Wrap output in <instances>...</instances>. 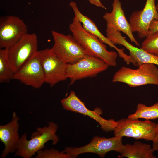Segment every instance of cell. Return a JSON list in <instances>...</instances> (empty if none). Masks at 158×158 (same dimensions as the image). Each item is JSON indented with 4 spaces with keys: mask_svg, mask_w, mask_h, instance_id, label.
I'll list each match as a JSON object with an SVG mask.
<instances>
[{
    "mask_svg": "<svg viewBox=\"0 0 158 158\" xmlns=\"http://www.w3.org/2000/svg\"><path fill=\"white\" fill-rule=\"evenodd\" d=\"M69 29L72 35L82 46L86 55L99 58L109 66L117 65L118 53L108 51L104 43L85 30L76 17L74 16L69 25Z\"/></svg>",
    "mask_w": 158,
    "mask_h": 158,
    "instance_id": "cell-1",
    "label": "cell"
},
{
    "mask_svg": "<svg viewBox=\"0 0 158 158\" xmlns=\"http://www.w3.org/2000/svg\"><path fill=\"white\" fill-rule=\"evenodd\" d=\"M58 128L56 123L50 121L47 126L38 127L32 133L30 140L27 139V135L24 133L20 138L18 148L15 155L30 158L38 150L45 148L44 145L48 141L51 140L53 145H56L59 140L56 135Z\"/></svg>",
    "mask_w": 158,
    "mask_h": 158,
    "instance_id": "cell-2",
    "label": "cell"
},
{
    "mask_svg": "<svg viewBox=\"0 0 158 158\" xmlns=\"http://www.w3.org/2000/svg\"><path fill=\"white\" fill-rule=\"evenodd\" d=\"M112 81L124 83L131 87L148 84L158 85V68L150 63L142 64L136 69L123 66L114 74Z\"/></svg>",
    "mask_w": 158,
    "mask_h": 158,
    "instance_id": "cell-3",
    "label": "cell"
},
{
    "mask_svg": "<svg viewBox=\"0 0 158 158\" xmlns=\"http://www.w3.org/2000/svg\"><path fill=\"white\" fill-rule=\"evenodd\" d=\"M117 122L114 130L115 136L152 141L156 135L157 124L149 120L141 121L128 118H122Z\"/></svg>",
    "mask_w": 158,
    "mask_h": 158,
    "instance_id": "cell-4",
    "label": "cell"
},
{
    "mask_svg": "<svg viewBox=\"0 0 158 158\" xmlns=\"http://www.w3.org/2000/svg\"><path fill=\"white\" fill-rule=\"evenodd\" d=\"M51 33L54 43L51 50L65 63H74L86 55L72 35H66L53 30Z\"/></svg>",
    "mask_w": 158,
    "mask_h": 158,
    "instance_id": "cell-5",
    "label": "cell"
},
{
    "mask_svg": "<svg viewBox=\"0 0 158 158\" xmlns=\"http://www.w3.org/2000/svg\"><path fill=\"white\" fill-rule=\"evenodd\" d=\"M109 66L101 59L86 55L76 62L67 64V76L70 80V85L77 80L95 77Z\"/></svg>",
    "mask_w": 158,
    "mask_h": 158,
    "instance_id": "cell-6",
    "label": "cell"
},
{
    "mask_svg": "<svg viewBox=\"0 0 158 158\" xmlns=\"http://www.w3.org/2000/svg\"><path fill=\"white\" fill-rule=\"evenodd\" d=\"M122 137L115 136L106 138L96 136L87 144L80 147H66L63 151L73 158L81 154L91 153L97 154L101 157H105L107 153L114 151L119 152L122 143Z\"/></svg>",
    "mask_w": 158,
    "mask_h": 158,
    "instance_id": "cell-7",
    "label": "cell"
},
{
    "mask_svg": "<svg viewBox=\"0 0 158 158\" xmlns=\"http://www.w3.org/2000/svg\"><path fill=\"white\" fill-rule=\"evenodd\" d=\"M37 37L27 33L8 49V59L15 73L37 51Z\"/></svg>",
    "mask_w": 158,
    "mask_h": 158,
    "instance_id": "cell-8",
    "label": "cell"
},
{
    "mask_svg": "<svg viewBox=\"0 0 158 158\" xmlns=\"http://www.w3.org/2000/svg\"><path fill=\"white\" fill-rule=\"evenodd\" d=\"M61 103L66 110L79 113L93 118L99 123L101 129L106 132L114 131L117 125V121L113 119H106L100 116L103 111L100 108L96 107L93 111L88 109L74 91H71L69 95L62 99Z\"/></svg>",
    "mask_w": 158,
    "mask_h": 158,
    "instance_id": "cell-9",
    "label": "cell"
},
{
    "mask_svg": "<svg viewBox=\"0 0 158 158\" xmlns=\"http://www.w3.org/2000/svg\"><path fill=\"white\" fill-rule=\"evenodd\" d=\"M13 79L35 89L42 87L45 83V76L39 51L15 73Z\"/></svg>",
    "mask_w": 158,
    "mask_h": 158,
    "instance_id": "cell-10",
    "label": "cell"
},
{
    "mask_svg": "<svg viewBox=\"0 0 158 158\" xmlns=\"http://www.w3.org/2000/svg\"><path fill=\"white\" fill-rule=\"evenodd\" d=\"M45 76V83L51 87L68 78L67 63L51 50L47 48L39 51Z\"/></svg>",
    "mask_w": 158,
    "mask_h": 158,
    "instance_id": "cell-11",
    "label": "cell"
},
{
    "mask_svg": "<svg viewBox=\"0 0 158 158\" xmlns=\"http://www.w3.org/2000/svg\"><path fill=\"white\" fill-rule=\"evenodd\" d=\"M27 27L17 16L8 15L0 18V48H9L27 33Z\"/></svg>",
    "mask_w": 158,
    "mask_h": 158,
    "instance_id": "cell-12",
    "label": "cell"
},
{
    "mask_svg": "<svg viewBox=\"0 0 158 158\" xmlns=\"http://www.w3.org/2000/svg\"><path fill=\"white\" fill-rule=\"evenodd\" d=\"M158 19L155 0H146L142 9L135 11L132 13L129 23L132 32H137L140 37L143 38L148 36L152 22Z\"/></svg>",
    "mask_w": 158,
    "mask_h": 158,
    "instance_id": "cell-13",
    "label": "cell"
},
{
    "mask_svg": "<svg viewBox=\"0 0 158 158\" xmlns=\"http://www.w3.org/2000/svg\"><path fill=\"white\" fill-rule=\"evenodd\" d=\"M106 35L107 37L113 44L123 45L129 50L131 63L135 66L138 67L145 63L158 65V56L133 45L122 36L120 32L106 28Z\"/></svg>",
    "mask_w": 158,
    "mask_h": 158,
    "instance_id": "cell-14",
    "label": "cell"
},
{
    "mask_svg": "<svg viewBox=\"0 0 158 158\" xmlns=\"http://www.w3.org/2000/svg\"><path fill=\"white\" fill-rule=\"evenodd\" d=\"M112 10L110 13H106L103 18L107 23V28L122 32L129 37L132 42L136 45L140 44L134 37L129 23L125 16L120 0H113Z\"/></svg>",
    "mask_w": 158,
    "mask_h": 158,
    "instance_id": "cell-15",
    "label": "cell"
},
{
    "mask_svg": "<svg viewBox=\"0 0 158 158\" xmlns=\"http://www.w3.org/2000/svg\"><path fill=\"white\" fill-rule=\"evenodd\" d=\"M19 119L14 112L11 120L6 124L0 126V140L5 145L1 158H5L10 153L15 152L18 148L20 138L18 133Z\"/></svg>",
    "mask_w": 158,
    "mask_h": 158,
    "instance_id": "cell-16",
    "label": "cell"
},
{
    "mask_svg": "<svg viewBox=\"0 0 158 158\" xmlns=\"http://www.w3.org/2000/svg\"><path fill=\"white\" fill-rule=\"evenodd\" d=\"M69 6L72 9L75 14V16L77 17L82 24L83 27L85 30L97 37L104 43L114 48L117 51L119 56L123 58L124 60L128 59V56L124 52V49L117 47L109 41L107 37L104 36L99 30L94 22L81 13L76 2L72 1L69 3Z\"/></svg>",
    "mask_w": 158,
    "mask_h": 158,
    "instance_id": "cell-17",
    "label": "cell"
},
{
    "mask_svg": "<svg viewBox=\"0 0 158 158\" xmlns=\"http://www.w3.org/2000/svg\"><path fill=\"white\" fill-rule=\"evenodd\" d=\"M154 150L149 145L136 141L133 144L123 145L118 158H156L153 154Z\"/></svg>",
    "mask_w": 158,
    "mask_h": 158,
    "instance_id": "cell-18",
    "label": "cell"
},
{
    "mask_svg": "<svg viewBox=\"0 0 158 158\" xmlns=\"http://www.w3.org/2000/svg\"><path fill=\"white\" fill-rule=\"evenodd\" d=\"M8 48L0 49V82L8 83L13 79L15 72L8 56Z\"/></svg>",
    "mask_w": 158,
    "mask_h": 158,
    "instance_id": "cell-19",
    "label": "cell"
},
{
    "mask_svg": "<svg viewBox=\"0 0 158 158\" xmlns=\"http://www.w3.org/2000/svg\"><path fill=\"white\" fill-rule=\"evenodd\" d=\"M128 118L133 119L142 118L149 120L158 118V102L150 106H147L142 103H138L135 112L129 115Z\"/></svg>",
    "mask_w": 158,
    "mask_h": 158,
    "instance_id": "cell-20",
    "label": "cell"
},
{
    "mask_svg": "<svg viewBox=\"0 0 158 158\" xmlns=\"http://www.w3.org/2000/svg\"><path fill=\"white\" fill-rule=\"evenodd\" d=\"M141 48L158 56V31L146 37L142 42Z\"/></svg>",
    "mask_w": 158,
    "mask_h": 158,
    "instance_id": "cell-21",
    "label": "cell"
},
{
    "mask_svg": "<svg viewBox=\"0 0 158 158\" xmlns=\"http://www.w3.org/2000/svg\"><path fill=\"white\" fill-rule=\"evenodd\" d=\"M36 158H73L71 155L64 152L63 151H59L54 148L50 149H42L37 152Z\"/></svg>",
    "mask_w": 158,
    "mask_h": 158,
    "instance_id": "cell-22",
    "label": "cell"
},
{
    "mask_svg": "<svg viewBox=\"0 0 158 158\" xmlns=\"http://www.w3.org/2000/svg\"><path fill=\"white\" fill-rule=\"evenodd\" d=\"M158 31V19L153 20L150 26L148 36Z\"/></svg>",
    "mask_w": 158,
    "mask_h": 158,
    "instance_id": "cell-23",
    "label": "cell"
},
{
    "mask_svg": "<svg viewBox=\"0 0 158 158\" xmlns=\"http://www.w3.org/2000/svg\"><path fill=\"white\" fill-rule=\"evenodd\" d=\"M157 128L156 135L152 142V148L155 151H158V123L157 124Z\"/></svg>",
    "mask_w": 158,
    "mask_h": 158,
    "instance_id": "cell-24",
    "label": "cell"
},
{
    "mask_svg": "<svg viewBox=\"0 0 158 158\" xmlns=\"http://www.w3.org/2000/svg\"><path fill=\"white\" fill-rule=\"evenodd\" d=\"M91 4L99 7L106 9V8L100 0H88Z\"/></svg>",
    "mask_w": 158,
    "mask_h": 158,
    "instance_id": "cell-25",
    "label": "cell"
},
{
    "mask_svg": "<svg viewBox=\"0 0 158 158\" xmlns=\"http://www.w3.org/2000/svg\"><path fill=\"white\" fill-rule=\"evenodd\" d=\"M156 7L157 9V11H158V3L156 5Z\"/></svg>",
    "mask_w": 158,
    "mask_h": 158,
    "instance_id": "cell-26",
    "label": "cell"
}]
</instances>
